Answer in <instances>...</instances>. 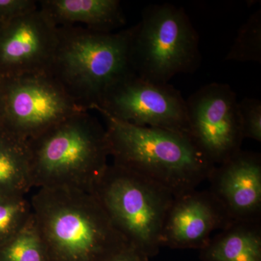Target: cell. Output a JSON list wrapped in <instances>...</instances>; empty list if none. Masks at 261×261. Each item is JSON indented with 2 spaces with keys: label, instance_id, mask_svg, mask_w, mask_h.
<instances>
[{
  "label": "cell",
  "instance_id": "obj_1",
  "mask_svg": "<svg viewBox=\"0 0 261 261\" xmlns=\"http://www.w3.org/2000/svg\"><path fill=\"white\" fill-rule=\"evenodd\" d=\"M30 202L51 261H108L129 245L93 194L40 188Z\"/></svg>",
  "mask_w": 261,
  "mask_h": 261
},
{
  "label": "cell",
  "instance_id": "obj_2",
  "mask_svg": "<svg viewBox=\"0 0 261 261\" xmlns=\"http://www.w3.org/2000/svg\"><path fill=\"white\" fill-rule=\"evenodd\" d=\"M104 118L113 164L152 180L175 197L195 190L215 166L186 134Z\"/></svg>",
  "mask_w": 261,
  "mask_h": 261
},
{
  "label": "cell",
  "instance_id": "obj_3",
  "mask_svg": "<svg viewBox=\"0 0 261 261\" xmlns=\"http://www.w3.org/2000/svg\"><path fill=\"white\" fill-rule=\"evenodd\" d=\"M33 187L92 193L111 156L106 126L88 111L27 140Z\"/></svg>",
  "mask_w": 261,
  "mask_h": 261
},
{
  "label": "cell",
  "instance_id": "obj_4",
  "mask_svg": "<svg viewBox=\"0 0 261 261\" xmlns=\"http://www.w3.org/2000/svg\"><path fill=\"white\" fill-rule=\"evenodd\" d=\"M132 35L133 27L111 33L81 25L59 27L47 73L79 106L89 111L113 84L134 73Z\"/></svg>",
  "mask_w": 261,
  "mask_h": 261
},
{
  "label": "cell",
  "instance_id": "obj_5",
  "mask_svg": "<svg viewBox=\"0 0 261 261\" xmlns=\"http://www.w3.org/2000/svg\"><path fill=\"white\" fill-rule=\"evenodd\" d=\"M200 63V37L183 8L168 3L144 8L130 44L136 75L167 84L175 75L194 73Z\"/></svg>",
  "mask_w": 261,
  "mask_h": 261
},
{
  "label": "cell",
  "instance_id": "obj_6",
  "mask_svg": "<svg viewBox=\"0 0 261 261\" xmlns=\"http://www.w3.org/2000/svg\"><path fill=\"white\" fill-rule=\"evenodd\" d=\"M92 194L130 245L149 258L159 254L163 224L175 198L169 190L113 163Z\"/></svg>",
  "mask_w": 261,
  "mask_h": 261
},
{
  "label": "cell",
  "instance_id": "obj_7",
  "mask_svg": "<svg viewBox=\"0 0 261 261\" xmlns=\"http://www.w3.org/2000/svg\"><path fill=\"white\" fill-rule=\"evenodd\" d=\"M1 80L3 129L24 140H31L75 113L87 111L48 73Z\"/></svg>",
  "mask_w": 261,
  "mask_h": 261
},
{
  "label": "cell",
  "instance_id": "obj_8",
  "mask_svg": "<svg viewBox=\"0 0 261 261\" xmlns=\"http://www.w3.org/2000/svg\"><path fill=\"white\" fill-rule=\"evenodd\" d=\"M91 110L135 126L189 135L186 99L181 92L171 84L154 83L135 73L113 84Z\"/></svg>",
  "mask_w": 261,
  "mask_h": 261
},
{
  "label": "cell",
  "instance_id": "obj_9",
  "mask_svg": "<svg viewBox=\"0 0 261 261\" xmlns=\"http://www.w3.org/2000/svg\"><path fill=\"white\" fill-rule=\"evenodd\" d=\"M189 136L214 166L242 150L237 94L227 84H206L186 99Z\"/></svg>",
  "mask_w": 261,
  "mask_h": 261
},
{
  "label": "cell",
  "instance_id": "obj_10",
  "mask_svg": "<svg viewBox=\"0 0 261 261\" xmlns=\"http://www.w3.org/2000/svg\"><path fill=\"white\" fill-rule=\"evenodd\" d=\"M58 29L39 8L0 25V79L47 73Z\"/></svg>",
  "mask_w": 261,
  "mask_h": 261
},
{
  "label": "cell",
  "instance_id": "obj_11",
  "mask_svg": "<svg viewBox=\"0 0 261 261\" xmlns=\"http://www.w3.org/2000/svg\"><path fill=\"white\" fill-rule=\"evenodd\" d=\"M209 192L231 221H260L261 156L241 150L215 166L207 178Z\"/></svg>",
  "mask_w": 261,
  "mask_h": 261
},
{
  "label": "cell",
  "instance_id": "obj_12",
  "mask_svg": "<svg viewBox=\"0 0 261 261\" xmlns=\"http://www.w3.org/2000/svg\"><path fill=\"white\" fill-rule=\"evenodd\" d=\"M231 222L209 190H192L175 197L163 224L161 246L200 250L215 230Z\"/></svg>",
  "mask_w": 261,
  "mask_h": 261
},
{
  "label": "cell",
  "instance_id": "obj_13",
  "mask_svg": "<svg viewBox=\"0 0 261 261\" xmlns=\"http://www.w3.org/2000/svg\"><path fill=\"white\" fill-rule=\"evenodd\" d=\"M39 8L57 27L81 25L94 32L111 33L126 25L118 0H43Z\"/></svg>",
  "mask_w": 261,
  "mask_h": 261
},
{
  "label": "cell",
  "instance_id": "obj_14",
  "mask_svg": "<svg viewBox=\"0 0 261 261\" xmlns=\"http://www.w3.org/2000/svg\"><path fill=\"white\" fill-rule=\"evenodd\" d=\"M202 261H261L260 221H232L200 250Z\"/></svg>",
  "mask_w": 261,
  "mask_h": 261
},
{
  "label": "cell",
  "instance_id": "obj_15",
  "mask_svg": "<svg viewBox=\"0 0 261 261\" xmlns=\"http://www.w3.org/2000/svg\"><path fill=\"white\" fill-rule=\"evenodd\" d=\"M32 188L27 141L0 130V197H25Z\"/></svg>",
  "mask_w": 261,
  "mask_h": 261
},
{
  "label": "cell",
  "instance_id": "obj_16",
  "mask_svg": "<svg viewBox=\"0 0 261 261\" xmlns=\"http://www.w3.org/2000/svg\"><path fill=\"white\" fill-rule=\"evenodd\" d=\"M0 261H51L34 217L0 247Z\"/></svg>",
  "mask_w": 261,
  "mask_h": 261
},
{
  "label": "cell",
  "instance_id": "obj_17",
  "mask_svg": "<svg viewBox=\"0 0 261 261\" xmlns=\"http://www.w3.org/2000/svg\"><path fill=\"white\" fill-rule=\"evenodd\" d=\"M225 61L261 62V10L252 13L239 29Z\"/></svg>",
  "mask_w": 261,
  "mask_h": 261
},
{
  "label": "cell",
  "instance_id": "obj_18",
  "mask_svg": "<svg viewBox=\"0 0 261 261\" xmlns=\"http://www.w3.org/2000/svg\"><path fill=\"white\" fill-rule=\"evenodd\" d=\"M32 217V205L25 196L0 197V247L15 236Z\"/></svg>",
  "mask_w": 261,
  "mask_h": 261
},
{
  "label": "cell",
  "instance_id": "obj_19",
  "mask_svg": "<svg viewBox=\"0 0 261 261\" xmlns=\"http://www.w3.org/2000/svg\"><path fill=\"white\" fill-rule=\"evenodd\" d=\"M239 114L244 139L261 142V101L245 97L238 101Z\"/></svg>",
  "mask_w": 261,
  "mask_h": 261
},
{
  "label": "cell",
  "instance_id": "obj_20",
  "mask_svg": "<svg viewBox=\"0 0 261 261\" xmlns=\"http://www.w3.org/2000/svg\"><path fill=\"white\" fill-rule=\"evenodd\" d=\"M37 3L34 0H0V25L37 10Z\"/></svg>",
  "mask_w": 261,
  "mask_h": 261
},
{
  "label": "cell",
  "instance_id": "obj_21",
  "mask_svg": "<svg viewBox=\"0 0 261 261\" xmlns=\"http://www.w3.org/2000/svg\"><path fill=\"white\" fill-rule=\"evenodd\" d=\"M108 261H149V257L140 249L129 244Z\"/></svg>",
  "mask_w": 261,
  "mask_h": 261
},
{
  "label": "cell",
  "instance_id": "obj_22",
  "mask_svg": "<svg viewBox=\"0 0 261 261\" xmlns=\"http://www.w3.org/2000/svg\"><path fill=\"white\" fill-rule=\"evenodd\" d=\"M4 124V107H3V82L0 79V130L3 129Z\"/></svg>",
  "mask_w": 261,
  "mask_h": 261
}]
</instances>
